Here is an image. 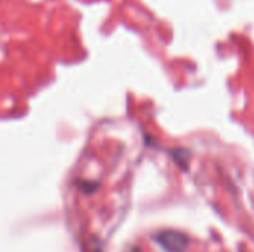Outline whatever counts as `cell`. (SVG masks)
Returning a JSON list of instances; mask_svg holds the SVG:
<instances>
[{
    "label": "cell",
    "instance_id": "6da1fadb",
    "mask_svg": "<svg viewBox=\"0 0 254 252\" xmlns=\"http://www.w3.org/2000/svg\"><path fill=\"white\" fill-rule=\"evenodd\" d=\"M158 242L167 252H186L189 245V239L176 230L162 232L158 238Z\"/></svg>",
    "mask_w": 254,
    "mask_h": 252
}]
</instances>
